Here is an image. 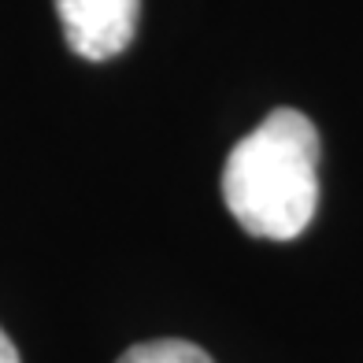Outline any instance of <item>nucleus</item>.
I'll return each instance as SVG.
<instances>
[{
	"label": "nucleus",
	"mask_w": 363,
	"mask_h": 363,
	"mask_svg": "<svg viewBox=\"0 0 363 363\" xmlns=\"http://www.w3.org/2000/svg\"><path fill=\"white\" fill-rule=\"evenodd\" d=\"M0 363H23L19 359V349L11 345V337L4 334V330H0Z\"/></svg>",
	"instance_id": "4"
},
{
	"label": "nucleus",
	"mask_w": 363,
	"mask_h": 363,
	"mask_svg": "<svg viewBox=\"0 0 363 363\" xmlns=\"http://www.w3.org/2000/svg\"><path fill=\"white\" fill-rule=\"evenodd\" d=\"M56 15L71 52L104 63L134 41L141 0H56Z\"/></svg>",
	"instance_id": "2"
},
{
	"label": "nucleus",
	"mask_w": 363,
	"mask_h": 363,
	"mask_svg": "<svg viewBox=\"0 0 363 363\" xmlns=\"http://www.w3.org/2000/svg\"><path fill=\"white\" fill-rule=\"evenodd\" d=\"M223 201L252 238L293 241L319 208V130L296 108H274L223 163Z\"/></svg>",
	"instance_id": "1"
},
{
	"label": "nucleus",
	"mask_w": 363,
	"mask_h": 363,
	"mask_svg": "<svg viewBox=\"0 0 363 363\" xmlns=\"http://www.w3.org/2000/svg\"><path fill=\"white\" fill-rule=\"evenodd\" d=\"M115 363H216L201 345L178 341V337H160V341H141L115 359Z\"/></svg>",
	"instance_id": "3"
}]
</instances>
